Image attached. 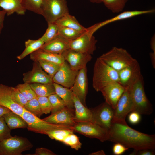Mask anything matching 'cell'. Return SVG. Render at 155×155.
Listing matches in <instances>:
<instances>
[{
    "label": "cell",
    "mask_w": 155,
    "mask_h": 155,
    "mask_svg": "<svg viewBox=\"0 0 155 155\" xmlns=\"http://www.w3.org/2000/svg\"><path fill=\"white\" fill-rule=\"evenodd\" d=\"M53 84L56 94L63 100L66 106L74 109L73 92L69 88L63 87L55 83H53Z\"/></svg>",
    "instance_id": "26"
},
{
    "label": "cell",
    "mask_w": 155,
    "mask_h": 155,
    "mask_svg": "<svg viewBox=\"0 0 155 155\" xmlns=\"http://www.w3.org/2000/svg\"><path fill=\"white\" fill-rule=\"evenodd\" d=\"M70 42L58 35L54 39L45 43L39 49L62 54L65 51L70 49Z\"/></svg>",
    "instance_id": "20"
},
{
    "label": "cell",
    "mask_w": 155,
    "mask_h": 155,
    "mask_svg": "<svg viewBox=\"0 0 155 155\" xmlns=\"http://www.w3.org/2000/svg\"><path fill=\"white\" fill-rule=\"evenodd\" d=\"M136 155H155L154 150L146 149L137 150Z\"/></svg>",
    "instance_id": "45"
},
{
    "label": "cell",
    "mask_w": 155,
    "mask_h": 155,
    "mask_svg": "<svg viewBox=\"0 0 155 155\" xmlns=\"http://www.w3.org/2000/svg\"><path fill=\"white\" fill-rule=\"evenodd\" d=\"M23 108L39 118L43 114L36 97L28 101Z\"/></svg>",
    "instance_id": "33"
},
{
    "label": "cell",
    "mask_w": 155,
    "mask_h": 155,
    "mask_svg": "<svg viewBox=\"0 0 155 155\" xmlns=\"http://www.w3.org/2000/svg\"><path fill=\"white\" fill-rule=\"evenodd\" d=\"M48 98L52 106L51 113L59 111L66 106L64 101L56 94H51Z\"/></svg>",
    "instance_id": "35"
},
{
    "label": "cell",
    "mask_w": 155,
    "mask_h": 155,
    "mask_svg": "<svg viewBox=\"0 0 155 155\" xmlns=\"http://www.w3.org/2000/svg\"><path fill=\"white\" fill-rule=\"evenodd\" d=\"M48 25L46 32L40 37L44 43L54 39L58 35L59 26L55 22L48 23Z\"/></svg>",
    "instance_id": "32"
},
{
    "label": "cell",
    "mask_w": 155,
    "mask_h": 155,
    "mask_svg": "<svg viewBox=\"0 0 155 155\" xmlns=\"http://www.w3.org/2000/svg\"><path fill=\"white\" fill-rule=\"evenodd\" d=\"M30 84L37 96L48 97L51 94H56L53 83L51 84L35 83Z\"/></svg>",
    "instance_id": "28"
},
{
    "label": "cell",
    "mask_w": 155,
    "mask_h": 155,
    "mask_svg": "<svg viewBox=\"0 0 155 155\" xmlns=\"http://www.w3.org/2000/svg\"><path fill=\"white\" fill-rule=\"evenodd\" d=\"M58 26V35L69 41L76 39L85 32H82L71 28Z\"/></svg>",
    "instance_id": "30"
},
{
    "label": "cell",
    "mask_w": 155,
    "mask_h": 155,
    "mask_svg": "<svg viewBox=\"0 0 155 155\" xmlns=\"http://www.w3.org/2000/svg\"><path fill=\"white\" fill-rule=\"evenodd\" d=\"M78 71L73 70L65 61L53 77V82L70 88L74 83Z\"/></svg>",
    "instance_id": "14"
},
{
    "label": "cell",
    "mask_w": 155,
    "mask_h": 155,
    "mask_svg": "<svg viewBox=\"0 0 155 155\" xmlns=\"http://www.w3.org/2000/svg\"><path fill=\"white\" fill-rule=\"evenodd\" d=\"M141 114L135 111L129 113L128 116V120L131 124L135 125L139 123L141 120Z\"/></svg>",
    "instance_id": "43"
},
{
    "label": "cell",
    "mask_w": 155,
    "mask_h": 155,
    "mask_svg": "<svg viewBox=\"0 0 155 155\" xmlns=\"http://www.w3.org/2000/svg\"><path fill=\"white\" fill-rule=\"evenodd\" d=\"M118 71L111 67L99 57L95 62L93 69L92 86L97 92L113 82H119Z\"/></svg>",
    "instance_id": "2"
},
{
    "label": "cell",
    "mask_w": 155,
    "mask_h": 155,
    "mask_svg": "<svg viewBox=\"0 0 155 155\" xmlns=\"http://www.w3.org/2000/svg\"><path fill=\"white\" fill-rule=\"evenodd\" d=\"M6 14V13L4 10H0V35L3 27L4 22Z\"/></svg>",
    "instance_id": "46"
},
{
    "label": "cell",
    "mask_w": 155,
    "mask_h": 155,
    "mask_svg": "<svg viewBox=\"0 0 155 155\" xmlns=\"http://www.w3.org/2000/svg\"><path fill=\"white\" fill-rule=\"evenodd\" d=\"M30 59L33 61L40 59L61 65L65 61L64 57L59 54L39 49L30 54Z\"/></svg>",
    "instance_id": "22"
},
{
    "label": "cell",
    "mask_w": 155,
    "mask_h": 155,
    "mask_svg": "<svg viewBox=\"0 0 155 155\" xmlns=\"http://www.w3.org/2000/svg\"><path fill=\"white\" fill-rule=\"evenodd\" d=\"M11 131L3 117H0V142L12 136Z\"/></svg>",
    "instance_id": "41"
},
{
    "label": "cell",
    "mask_w": 155,
    "mask_h": 155,
    "mask_svg": "<svg viewBox=\"0 0 155 155\" xmlns=\"http://www.w3.org/2000/svg\"><path fill=\"white\" fill-rule=\"evenodd\" d=\"M21 1L26 10L42 15L43 0H21Z\"/></svg>",
    "instance_id": "29"
},
{
    "label": "cell",
    "mask_w": 155,
    "mask_h": 155,
    "mask_svg": "<svg viewBox=\"0 0 155 155\" xmlns=\"http://www.w3.org/2000/svg\"><path fill=\"white\" fill-rule=\"evenodd\" d=\"M88 87L87 67L79 70L74 83L70 88L85 106Z\"/></svg>",
    "instance_id": "17"
},
{
    "label": "cell",
    "mask_w": 155,
    "mask_h": 155,
    "mask_svg": "<svg viewBox=\"0 0 155 155\" xmlns=\"http://www.w3.org/2000/svg\"><path fill=\"white\" fill-rule=\"evenodd\" d=\"M0 7L6 11L8 16L15 13L24 15L26 11L22 5L21 0H0Z\"/></svg>",
    "instance_id": "23"
},
{
    "label": "cell",
    "mask_w": 155,
    "mask_h": 155,
    "mask_svg": "<svg viewBox=\"0 0 155 155\" xmlns=\"http://www.w3.org/2000/svg\"><path fill=\"white\" fill-rule=\"evenodd\" d=\"M119 82L124 87H129L142 77L137 61L118 71Z\"/></svg>",
    "instance_id": "16"
},
{
    "label": "cell",
    "mask_w": 155,
    "mask_h": 155,
    "mask_svg": "<svg viewBox=\"0 0 155 155\" xmlns=\"http://www.w3.org/2000/svg\"><path fill=\"white\" fill-rule=\"evenodd\" d=\"M55 22L59 26L73 29L82 32L85 31L86 29L79 22L75 17L69 13L60 18Z\"/></svg>",
    "instance_id": "25"
},
{
    "label": "cell",
    "mask_w": 155,
    "mask_h": 155,
    "mask_svg": "<svg viewBox=\"0 0 155 155\" xmlns=\"http://www.w3.org/2000/svg\"><path fill=\"white\" fill-rule=\"evenodd\" d=\"M112 123L126 124L127 116L133 111V105L129 88L125 87L124 92L114 109Z\"/></svg>",
    "instance_id": "10"
},
{
    "label": "cell",
    "mask_w": 155,
    "mask_h": 155,
    "mask_svg": "<svg viewBox=\"0 0 155 155\" xmlns=\"http://www.w3.org/2000/svg\"><path fill=\"white\" fill-rule=\"evenodd\" d=\"M125 87L117 82H111L100 90L105 100V102L114 109L122 95Z\"/></svg>",
    "instance_id": "18"
},
{
    "label": "cell",
    "mask_w": 155,
    "mask_h": 155,
    "mask_svg": "<svg viewBox=\"0 0 155 155\" xmlns=\"http://www.w3.org/2000/svg\"><path fill=\"white\" fill-rule=\"evenodd\" d=\"M91 110L92 122L109 130L112 123L114 109L105 102Z\"/></svg>",
    "instance_id": "11"
},
{
    "label": "cell",
    "mask_w": 155,
    "mask_h": 155,
    "mask_svg": "<svg viewBox=\"0 0 155 155\" xmlns=\"http://www.w3.org/2000/svg\"><path fill=\"white\" fill-rule=\"evenodd\" d=\"M49 123L73 126L77 123L75 119V109L65 106L61 110L51 113L42 119Z\"/></svg>",
    "instance_id": "13"
},
{
    "label": "cell",
    "mask_w": 155,
    "mask_h": 155,
    "mask_svg": "<svg viewBox=\"0 0 155 155\" xmlns=\"http://www.w3.org/2000/svg\"><path fill=\"white\" fill-rule=\"evenodd\" d=\"M32 69L23 74L24 82L32 83H53L52 78L42 68L38 62L34 61Z\"/></svg>",
    "instance_id": "15"
},
{
    "label": "cell",
    "mask_w": 155,
    "mask_h": 155,
    "mask_svg": "<svg viewBox=\"0 0 155 155\" xmlns=\"http://www.w3.org/2000/svg\"><path fill=\"white\" fill-rule=\"evenodd\" d=\"M26 138L15 135L0 142V155H21L33 147Z\"/></svg>",
    "instance_id": "6"
},
{
    "label": "cell",
    "mask_w": 155,
    "mask_h": 155,
    "mask_svg": "<svg viewBox=\"0 0 155 155\" xmlns=\"http://www.w3.org/2000/svg\"><path fill=\"white\" fill-rule=\"evenodd\" d=\"M74 132L71 130L59 129L48 132L46 135L52 140L62 142L67 136Z\"/></svg>",
    "instance_id": "37"
},
{
    "label": "cell",
    "mask_w": 155,
    "mask_h": 155,
    "mask_svg": "<svg viewBox=\"0 0 155 155\" xmlns=\"http://www.w3.org/2000/svg\"><path fill=\"white\" fill-rule=\"evenodd\" d=\"M2 117L7 125L11 130L18 128H26L27 124L22 117L11 111Z\"/></svg>",
    "instance_id": "24"
},
{
    "label": "cell",
    "mask_w": 155,
    "mask_h": 155,
    "mask_svg": "<svg viewBox=\"0 0 155 155\" xmlns=\"http://www.w3.org/2000/svg\"><path fill=\"white\" fill-rule=\"evenodd\" d=\"M99 57L118 71L137 61L126 50L115 46L113 47Z\"/></svg>",
    "instance_id": "4"
},
{
    "label": "cell",
    "mask_w": 155,
    "mask_h": 155,
    "mask_svg": "<svg viewBox=\"0 0 155 155\" xmlns=\"http://www.w3.org/2000/svg\"><path fill=\"white\" fill-rule=\"evenodd\" d=\"M16 87L24 96L28 101L36 98L37 96L33 90L30 84L24 82L17 85Z\"/></svg>",
    "instance_id": "36"
},
{
    "label": "cell",
    "mask_w": 155,
    "mask_h": 155,
    "mask_svg": "<svg viewBox=\"0 0 155 155\" xmlns=\"http://www.w3.org/2000/svg\"><path fill=\"white\" fill-rule=\"evenodd\" d=\"M11 87L0 84V105L22 117L24 109L16 103L11 96Z\"/></svg>",
    "instance_id": "19"
},
{
    "label": "cell",
    "mask_w": 155,
    "mask_h": 155,
    "mask_svg": "<svg viewBox=\"0 0 155 155\" xmlns=\"http://www.w3.org/2000/svg\"><path fill=\"white\" fill-rule=\"evenodd\" d=\"M32 155H56L55 153L51 150L47 148H38L35 151V153Z\"/></svg>",
    "instance_id": "44"
},
{
    "label": "cell",
    "mask_w": 155,
    "mask_h": 155,
    "mask_svg": "<svg viewBox=\"0 0 155 155\" xmlns=\"http://www.w3.org/2000/svg\"><path fill=\"white\" fill-rule=\"evenodd\" d=\"M69 13L66 0H43L42 16L47 23Z\"/></svg>",
    "instance_id": "7"
},
{
    "label": "cell",
    "mask_w": 155,
    "mask_h": 155,
    "mask_svg": "<svg viewBox=\"0 0 155 155\" xmlns=\"http://www.w3.org/2000/svg\"><path fill=\"white\" fill-rule=\"evenodd\" d=\"M73 100L75 122L77 123L86 122H92V114L91 109L84 105L74 93Z\"/></svg>",
    "instance_id": "21"
},
{
    "label": "cell",
    "mask_w": 155,
    "mask_h": 155,
    "mask_svg": "<svg viewBox=\"0 0 155 155\" xmlns=\"http://www.w3.org/2000/svg\"><path fill=\"white\" fill-rule=\"evenodd\" d=\"M11 94L13 100L23 108L28 101L24 96L16 87H11Z\"/></svg>",
    "instance_id": "39"
},
{
    "label": "cell",
    "mask_w": 155,
    "mask_h": 155,
    "mask_svg": "<svg viewBox=\"0 0 155 155\" xmlns=\"http://www.w3.org/2000/svg\"><path fill=\"white\" fill-rule=\"evenodd\" d=\"M44 44L40 37L36 40L28 39L25 42V49L17 56V58L19 60L22 59L28 55L40 49Z\"/></svg>",
    "instance_id": "27"
},
{
    "label": "cell",
    "mask_w": 155,
    "mask_h": 155,
    "mask_svg": "<svg viewBox=\"0 0 155 155\" xmlns=\"http://www.w3.org/2000/svg\"><path fill=\"white\" fill-rule=\"evenodd\" d=\"M90 2L93 3H99L102 2L103 0H89Z\"/></svg>",
    "instance_id": "50"
},
{
    "label": "cell",
    "mask_w": 155,
    "mask_h": 155,
    "mask_svg": "<svg viewBox=\"0 0 155 155\" xmlns=\"http://www.w3.org/2000/svg\"><path fill=\"white\" fill-rule=\"evenodd\" d=\"M62 55L71 68L75 71L86 67L87 63L92 59L91 55L69 49Z\"/></svg>",
    "instance_id": "12"
},
{
    "label": "cell",
    "mask_w": 155,
    "mask_h": 155,
    "mask_svg": "<svg viewBox=\"0 0 155 155\" xmlns=\"http://www.w3.org/2000/svg\"><path fill=\"white\" fill-rule=\"evenodd\" d=\"M62 142L76 150H78L80 149L82 145V144L80 142L79 137L74 134L73 133L67 136Z\"/></svg>",
    "instance_id": "38"
},
{
    "label": "cell",
    "mask_w": 155,
    "mask_h": 155,
    "mask_svg": "<svg viewBox=\"0 0 155 155\" xmlns=\"http://www.w3.org/2000/svg\"><path fill=\"white\" fill-rule=\"evenodd\" d=\"M150 46L153 52L155 53V37L154 35L151 38L150 41Z\"/></svg>",
    "instance_id": "48"
},
{
    "label": "cell",
    "mask_w": 155,
    "mask_h": 155,
    "mask_svg": "<svg viewBox=\"0 0 155 155\" xmlns=\"http://www.w3.org/2000/svg\"><path fill=\"white\" fill-rule=\"evenodd\" d=\"M144 87L142 77L128 87L132 101V111L141 115H149L152 113L153 109L146 96Z\"/></svg>",
    "instance_id": "3"
},
{
    "label": "cell",
    "mask_w": 155,
    "mask_h": 155,
    "mask_svg": "<svg viewBox=\"0 0 155 155\" xmlns=\"http://www.w3.org/2000/svg\"><path fill=\"white\" fill-rule=\"evenodd\" d=\"M129 149L120 143H115L113 146L112 151L114 154L120 155L123 154Z\"/></svg>",
    "instance_id": "42"
},
{
    "label": "cell",
    "mask_w": 155,
    "mask_h": 155,
    "mask_svg": "<svg viewBox=\"0 0 155 155\" xmlns=\"http://www.w3.org/2000/svg\"><path fill=\"white\" fill-rule=\"evenodd\" d=\"M22 117L27 124L28 131L36 133L46 134L47 132L59 129L73 130V126L70 125L53 124L47 122L28 111L24 110Z\"/></svg>",
    "instance_id": "5"
},
{
    "label": "cell",
    "mask_w": 155,
    "mask_h": 155,
    "mask_svg": "<svg viewBox=\"0 0 155 155\" xmlns=\"http://www.w3.org/2000/svg\"><path fill=\"white\" fill-rule=\"evenodd\" d=\"M11 111L7 108L0 105V117L2 116L3 115Z\"/></svg>",
    "instance_id": "47"
},
{
    "label": "cell",
    "mask_w": 155,
    "mask_h": 155,
    "mask_svg": "<svg viewBox=\"0 0 155 155\" xmlns=\"http://www.w3.org/2000/svg\"><path fill=\"white\" fill-rule=\"evenodd\" d=\"M36 98L43 114L49 113L51 112L52 108L48 97L37 96Z\"/></svg>",
    "instance_id": "40"
},
{
    "label": "cell",
    "mask_w": 155,
    "mask_h": 155,
    "mask_svg": "<svg viewBox=\"0 0 155 155\" xmlns=\"http://www.w3.org/2000/svg\"><path fill=\"white\" fill-rule=\"evenodd\" d=\"M129 0H103L105 6L113 13L121 12Z\"/></svg>",
    "instance_id": "31"
},
{
    "label": "cell",
    "mask_w": 155,
    "mask_h": 155,
    "mask_svg": "<svg viewBox=\"0 0 155 155\" xmlns=\"http://www.w3.org/2000/svg\"><path fill=\"white\" fill-rule=\"evenodd\" d=\"M42 69L52 78L59 69L61 65L42 60L37 61Z\"/></svg>",
    "instance_id": "34"
},
{
    "label": "cell",
    "mask_w": 155,
    "mask_h": 155,
    "mask_svg": "<svg viewBox=\"0 0 155 155\" xmlns=\"http://www.w3.org/2000/svg\"><path fill=\"white\" fill-rule=\"evenodd\" d=\"M108 132L109 141L120 143L129 148L139 150L155 148V135L138 131L127 123H112Z\"/></svg>",
    "instance_id": "1"
},
{
    "label": "cell",
    "mask_w": 155,
    "mask_h": 155,
    "mask_svg": "<svg viewBox=\"0 0 155 155\" xmlns=\"http://www.w3.org/2000/svg\"><path fill=\"white\" fill-rule=\"evenodd\" d=\"M73 130L90 138L97 139L102 142L108 141V130L92 122L77 123L73 126Z\"/></svg>",
    "instance_id": "9"
},
{
    "label": "cell",
    "mask_w": 155,
    "mask_h": 155,
    "mask_svg": "<svg viewBox=\"0 0 155 155\" xmlns=\"http://www.w3.org/2000/svg\"><path fill=\"white\" fill-rule=\"evenodd\" d=\"M89 155H106L104 151L101 150L96 152H92L89 154Z\"/></svg>",
    "instance_id": "49"
},
{
    "label": "cell",
    "mask_w": 155,
    "mask_h": 155,
    "mask_svg": "<svg viewBox=\"0 0 155 155\" xmlns=\"http://www.w3.org/2000/svg\"><path fill=\"white\" fill-rule=\"evenodd\" d=\"M91 26L87 28L85 31L76 39L70 41V49L79 52L93 54L96 49L97 40L93 36L95 32Z\"/></svg>",
    "instance_id": "8"
}]
</instances>
